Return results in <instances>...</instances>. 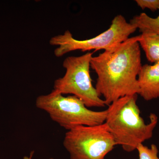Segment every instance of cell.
I'll return each mask as SVG.
<instances>
[{"label":"cell","mask_w":159,"mask_h":159,"mask_svg":"<svg viewBox=\"0 0 159 159\" xmlns=\"http://www.w3.org/2000/svg\"><path fill=\"white\" fill-rule=\"evenodd\" d=\"M139 35L92 57L91 68L97 75L95 88L106 105L139 93L138 76L142 66Z\"/></svg>","instance_id":"obj_1"},{"label":"cell","mask_w":159,"mask_h":159,"mask_svg":"<svg viewBox=\"0 0 159 159\" xmlns=\"http://www.w3.org/2000/svg\"><path fill=\"white\" fill-rule=\"evenodd\" d=\"M138 94L119 98L108 106L105 123L116 145L131 152L140 144L152 138L158 123L156 114L151 113L146 124L137 104Z\"/></svg>","instance_id":"obj_2"},{"label":"cell","mask_w":159,"mask_h":159,"mask_svg":"<svg viewBox=\"0 0 159 159\" xmlns=\"http://www.w3.org/2000/svg\"><path fill=\"white\" fill-rule=\"evenodd\" d=\"M35 105L67 131L82 125L103 124L107 115V110L99 111L91 110L76 96L64 97L53 90L50 93L38 97Z\"/></svg>","instance_id":"obj_3"},{"label":"cell","mask_w":159,"mask_h":159,"mask_svg":"<svg viewBox=\"0 0 159 159\" xmlns=\"http://www.w3.org/2000/svg\"><path fill=\"white\" fill-rule=\"evenodd\" d=\"M93 54L87 52L81 56L66 58L62 64L65 74L54 81L53 91L63 95L76 96L88 108L104 107L105 102L93 85L90 74Z\"/></svg>","instance_id":"obj_4"},{"label":"cell","mask_w":159,"mask_h":159,"mask_svg":"<svg viewBox=\"0 0 159 159\" xmlns=\"http://www.w3.org/2000/svg\"><path fill=\"white\" fill-rule=\"evenodd\" d=\"M137 30L123 16L118 15L112 20L108 29L95 37L78 40L73 37L70 31L66 30L63 34L51 38L49 43L51 46H57L54 51V55L57 57H62L69 52L76 51H104L125 41Z\"/></svg>","instance_id":"obj_5"},{"label":"cell","mask_w":159,"mask_h":159,"mask_svg":"<svg viewBox=\"0 0 159 159\" xmlns=\"http://www.w3.org/2000/svg\"><path fill=\"white\" fill-rule=\"evenodd\" d=\"M63 144L70 159H105L116 145L105 122L67 131Z\"/></svg>","instance_id":"obj_6"},{"label":"cell","mask_w":159,"mask_h":159,"mask_svg":"<svg viewBox=\"0 0 159 159\" xmlns=\"http://www.w3.org/2000/svg\"><path fill=\"white\" fill-rule=\"evenodd\" d=\"M139 93L144 100L159 99V62L142 65L138 76Z\"/></svg>","instance_id":"obj_7"},{"label":"cell","mask_w":159,"mask_h":159,"mask_svg":"<svg viewBox=\"0 0 159 159\" xmlns=\"http://www.w3.org/2000/svg\"><path fill=\"white\" fill-rule=\"evenodd\" d=\"M139 43L148 61L153 63L159 62L158 34L142 33L139 35Z\"/></svg>","instance_id":"obj_8"},{"label":"cell","mask_w":159,"mask_h":159,"mask_svg":"<svg viewBox=\"0 0 159 159\" xmlns=\"http://www.w3.org/2000/svg\"><path fill=\"white\" fill-rule=\"evenodd\" d=\"M129 23L139 29L141 34L151 33L159 35V15L156 18H152L143 12L134 16Z\"/></svg>","instance_id":"obj_9"},{"label":"cell","mask_w":159,"mask_h":159,"mask_svg":"<svg viewBox=\"0 0 159 159\" xmlns=\"http://www.w3.org/2000/svg\"><path fill=\"white\" fill-rule=\"evenodd\" d=\"M139 159H159L158 157V150L156 145L152 144L150 148L140 144L137 147Z\"/></svg>","instance_id":"obj_10"},{"label":"cell","mask_w":159,"mask_h":159,"mask_svg":"<svg viewBox=\"0 0 159 159\" xmlns=\"http://www.w3.org/2000/svg\"><path fill=\"white\" fill-rule=\"evenodd\" d=\"M135 2L143 10L148 9L154 11L159 9V0H136Z\"/></svg>","instance_id":"obj_11"},{"label":"cell","mask_w":159,"mask_h":159,"mask_svg":"<svg viewBox=\"0 0 159 159\" xmlns=\"http://www.w3.org/2000/svg\"><path fill=\"white\" fill-rule=\"evenodd\" d=\"M34 151H32L31 152V153L30 154V155H29V157L28 156H25L24 157V159H32V157H33V154H34ZM50 159H54L53 158H51Z\"/></svg>","instance_id":"obj_12"}]
</instances>
